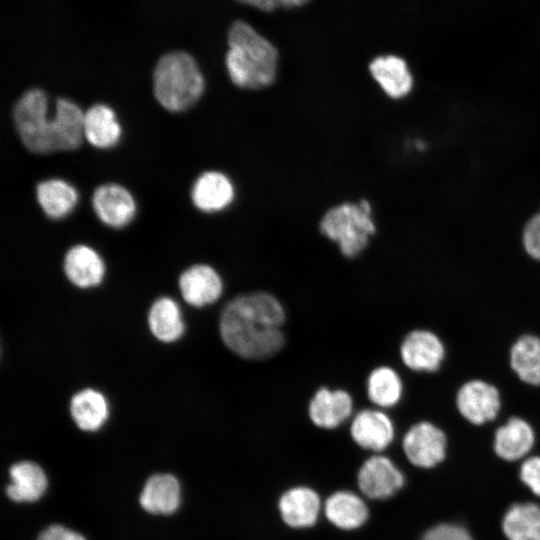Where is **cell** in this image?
<instances>
[{
    "label": "cell",
    "instance_id": "1",
    "mask_svg": "<svg viewBox=\"0 0 540 540\" xmlns=\"http://www.w3.org/2000/svg\"><path fill=\"white\" fill-rule=\"evenodd\" d=\"M285 311L279 300L267 292L239 295L224 307L219 331L224 344L246 359H264L283 347Z\"/></svg>",
    "mask_w": 540,
    "mask_h": 540
},
{
    "label": "cell",
    "instance_id": "2",
    "mask_svg": "<svg viewBox=\"0 0 540 540\" xmlns=\"http://www.w3.org/2000/svg\"><path fill=\"white\" fill-rule=\"evenodd\" d=\"M14 124L24 146L35 154L77 149L84 140V112L73 101L58 98L53 115L47 94L32 88L13 109Z\"/></svg>",
    "mask_w": 540,
    "mask_h": 540
},
{
    "label": "cell",
    "instance_id": "3",
    "mask_svg": "<svg viewBox=\"0 0 540 540\" xmlns=\"http://www.w3.org/2000/svg\"><path fill=\"white\" fill-rule=\"evenodd\" d=\"M229 49L225 56L232 82L244 89H261L276 78L278 51L264 36L242 20L228 31Z\"/></svg>",
    "mask_w": 540,
    "mask_h": 540
},
{
    "label": "cell",
    "instance_id": "4",
    "mask_svg": "<svg viewBox=\"0 0 540 540\" xmlns=\"http://www.w3.org/2000/svg\"><path fill=\"white\" fill-rule=\"evenodd\" d=\"M204 87L201 70L187 52L164 54L154 68V96L170 112H182L192 107L200 99Z\"/></svg>",
    "mask_w": 540,
    "mask_h": 540
},
{
    "label": "cell",
    "instance_id": "5",
    "mask_svg": "<svg viewBox=\"0 0 540 540\" xmlns=\"http://www.w3.org/2000/svg\"><path fill=\"white\" fill-rule=\"evenodd\" d=\"M320 230L336 242L341 253L353 258L368 245L369 237L376 231L371 219V206L366 200L344 203L333 207L323 216Z\"/></svg>",
    "mask_w": 540,
    "mask_h": 540
},
{
    "label": "cell",
    "instance_id": "6",
    "mask_svg": "<svg viewBox=\"0 0 540 540\" xmlns=\"http://www.w3.org/2000/svg\"><path fill=\"white\" fill-rule=\"evenodd\" d=\"M455 408L468 424L484 427L496 423L503 412V395L499 387L483 378L463 382L455 394Z\"/></svg>",
    "mask_w": 540,
    "mask_h": 540
},
{
    "label": "cell",
    "instance_id": "7",
    "mask_svg": "<svg viewBox=\"0 0 540 540\" xmlns=\"http://www.w3.org/2000/svg\"><path fill=\"white\" fill-rule=\"evenodd\" d=\"M402 364L416 374H434L443 366L447 357V347L442 337L435 331L418 327L410 329L399 345Z\"/></svg>",
    "mask_w": 540,
    "mask_h": 540
},
{
    "label": "cell",
    "instance_id": "8",
    "mask_svg": "<svg viewBox=\"0 0 540 540\" xmlns=\"http://www.w3.org/2000/svg\"><path fill=\"white\" fill-rule=\"evenodd\" d=\"M448 443V434L443 427L432 420L420 419L405 432L402 449L414 466L432 468L446 458Z\"/></svg>",
    "mask_w": 540,
    "mask_h": 540
},
{
    "label": "cell",
    "instance_id": "9",
    "mask_svg": "<svg viewBox=\"0 0 540 540\" xmlns=\"http://www.w3.org/2000/svg\"><path fill=\"white\" fill-rule=\"evenodd\" d=\"M537 441L534 425L520 415H509L495 423L493 452L502 460L514 462L528 457Z\"/></svg>",
    "mask_w": 540,
    "mask_h": 540
},
{
    "label": "cell",
    "instance_id": "10",
    "mask_svg": "<svg viewBox=\"0 0 540 540\" xmlns=\"http://www.w3.org/2000/svg\"><path fill=\"white\" fill-rule=\"evenodd\" d=\"M357 482L366 497L383 500L402 488L404 475L390 458L374 455L360 467Z\"/></svg>",
    "mask_w": 540,
    "mask_h": 540
},
{
    "label": "cell",
    "instance_id": "11",
    "mask_svg": "<svg viewBox=\"0 0 540 540\" xmlns=\"http://www.w3.org/2000/svg\"><path fill=\"white\" fill-rule=\"evenodd\" d=\"M92 206L97 217L112 228L127 226L134 219L137 209L133 195L115 183L98 186L92 195Z\"/></svg>",
    "mask_w": 540,
    "mask_h": 540
},
{
    "label": "cell",
    "instance_id": "12",
    "mask_svg": "<svg viewBox=\"0 0 540 540\" xmlns=\"http://www.w3.org/2000/svg\"><path fill=\"white\" fill-rule=\"evenodd\" d=\"M350 434L360 447L380 452L393 442L395 426L393 420L385 412L364 409L353 418Z\"/></svg>",
    "mask_w": 540,
    "mask_h": 540
},
{
    "label": "cell",
    "instance_id": "13",
    "mask_svg": "<svg viewBox=\"0 0 540 540\" xmlns=\"http://www.w3.org/2000/svg\"><path fill=\"white\" fill-rule=\"evenodd\" d=\"M179 288L188 304L203 307L219 299L223 282L214 268L206 264H196L181 274Z\"/></svg>",
    "mask_w": 540,
    "mask_h": 540
},
{
    "label": "cell",
    "instance_id": "14",
    "mask_svg": "<svg viewBox=\"0 0 540 540\" xmlns=\"http://www.w3.org/2000/svg\"><path fill=\"white\" fill-rule=\"evenodd\" d=\"M278 508L283 522L291 528H309L316 524L321 509L320 497L315 490L297 486L285 491Z\"/></svg>",
    "mask_w": 540,
    "mask_h": 540
},
{
    "label": "cell",
    "instance_id": "15",
    "mask_svg": "<svg viewBox=\"0 0 540 540\" xmlns=\"http://www.w3.org/2000/svg\"><path fill=\"white\" fill-rule=\"evenodd\" d=\"M352 411L353 399L343 389L320 388L316 391L308 406L310 420L317 427L324 429L338 427L351 416Z\"/></svg>",
    "mask_w": 540,
    "mask_h": 540
},
{
    "label": "cell",
    "instance_id": "16",
    "mask_svg": "<svg viewBox=\"0 0 540 540\" xmlns=\"http://www.w3.org/2000/svg\"><path fill=\"white\" fill-rule=\"evenodd\" d=\"M234 198V187L230 179L218 171L202 173L194 182L191 199L203 212H218L225 209Z\"/></svg>",
    "mask_w": 540,
    "mask_h": 540
},
{
    "label": "cell",
    "instance_id": "17",
    "mask_svg": "<svg viewBox=\"0 0 540 540\" xmlns=\"http://www.w3.org/2000/svg\"><path fill=\"white\" fill-rule=\"evenodd\" d=\"M509 366L516 378L530 387H540V335L524 333L509 349Z\"/></svg>",
    "mask_w": 540,
    "mask_h": 540
},
{
    "label": "cell",
    "instance_id": "18",
    "mask_svg": "<svg viewBox=\"0 0 540 540\" xmlns=\"http://www.w3.org/2000/svg\"><path fill=\"white\" fill-rule=\"evenodd\" d=\"M372 77L391 98L400 99L408 95L413 86V77L404 59L395 55H382L369 64Z\"/></svg>",
    "mask_w": 540,
    "mask_h": 540
},
{
    "label": "cell",
    "instance_id": "19",
    "mask_svg": "<svg viewBox=\"0 0 540 540\" xmlns=\"http://www.w3.org/2000/svg\"><path fill=\"white\" fill-rule=\"evenodd\" d=\"M64 270L68 279L80 288H89L101 283L105 265L100 255L83 244L71 247L64 259Z\"/></svg>",
    "mask_w": 540,
    "mask_h": 540
},
{
    "label": "cell",
    "instance_id": "20",
    "mask_svg": "<svg viewBox=\"0 0 540 540\" xmlns=\"http://www.w3.org/2000/svg\"><path fill=\"white\" fill-rule=\"evenodd\" d=\"M83 133L84 139L92 146L108 149L119 142L122 129L111 107L106 104H94L84 112Z\"/></svg>",
    "mask_w": 540,
    "mask_h": 540
},
{
    "label": "cell",
    "instance_id": "21",
    "mask_svg": "<svg viewBox=\"0 0 540 540\" xmlns=\"http://www.w3.org/2000/svg\"><path fill=\"white\" fill-rule=\"evenodd\" d=\"M324 514L327 520L342 530H354L365 524L369 517L366 503L350 491H337L325 501Z\"/></svg>",
    "mask_w": 540,
    "mask_h": 540
},
{
    "label": "cell",
    "instance_id": "22",
    "mask_svg": "<svg viewBox=\"0 0 540 540\" xmlns=\"http://www.w3.org/2000/svg\"><path fill=\"white\" fill-rule=\"evenodd\" d=\"M139 502L151 514L174 513L180 504V484L177 478L171 474L152 475L144 485Z\"/></svg>",
    "mask_w": 540,
    "mask_h": 540
},
{
    "label": "cell",
    "instance_id": "23",
    "mask_svg": "<svg viewBox=\"0 0 540 540\" xmlns=\"http://www.w3.org/2000/svg\"><path fill=\"white\" fill-rule=\"evenodd\" d=\"M11 482L7 496L15 502H34L46 492L48 480L43 469L31 461L13 464L9 470Z\"/></svg>",
    "mask_w": 540,
    "mask_h": 540
},
{
    "label": "cell",
    "instance_id": "24",
    "mask_svg": "<svg viewBox=\"0 0 540 540\" xmlns=\"http://www.w3.org/2000/svg\"><path fill=\"white\" fill-rule=\"evenodd\" d=\"M36 198L44 214L53 220L68 216L78 203V192L69 182L51 178L36 187Z\"/></svg>",
    "mask_w": 540,
    "mask_h": 540
},
{
    "label": "cell",
    "instance_id": "25",
    "mask_svg": "<svg viewBox=\"0 0 540 540\" xmlns=\"http://www.w3.org/2000/svg\"><path fill=\"white\" fill-rule=\"evenodd\" d=\"M70 412L76 425L84 431L101 428L109 414L106 398L90 388L79 391L72 397Z\"/></svg>",
    "mask_w": 540,
    "mask_h": 540
},
{
    "label": "cell",
    "instance_id": "26",
    "mask_svg": "<svg viewBox=\"0 0 540 540\" xmlns=\"http://www.w3.org/2000/svg\"><path fill=\"white\" fill-rule=\"evenodd\" d=\"M403 394V380L394 368L383 365L369 374L367 395L375 405L381 408H392L401 402Z\"/></svg>",
    "mask_w": 540,
    "mask_h": 540
},
{
    "label": "cell",
    "instance_id": "27",
    "mask_svg": "<svg viewBox=\"0 0 540 540\" xmlns=\"http://www.w3.org/2000/svg\"><path fill=\"white\" fill-rule=\"evenodd\" d=\"M503 532L508 540H540V506L517 503L505 513Z\"/></svg>",
    "mask_w": 540,
    "mask_h": 540
},
{
    "label": "cell",
    "instance_id": "28",
    "mask_svg": "<svg viewBox=\"0 0 540 540\" xmlns=\"http://www.w3.org/2000/svg\"><path fill=\"white\" fill-rule=\"evenodd\" d=\"M148 324L152 334L163 342L176 341L184 331L179 306L169 297H161L153 303L148 314Z\"/></svg>",
    "mask_w": 540,
    "mask_h": 540
},
{
    "label": "cell",
    "instance_id": "29",
    "mask_svg": "<svg viewBox=\"0 0 540 540\" xmlns=\"http://www.w3.org/2000/svg\"><path fill=\"white\" fill-rule=\"evenodd\" d=\"M520 242L524 253L533 261L540 262V211L523 226Z\"/></svg>",
    "mask_w": 540,
    "mask_h": 540
},
{
    "label": "cell",
    "instance_id": "30",
    "mask_svg": "<svg viewBox=\"0 0 540 540\" xmlns=\"http://www.w3.org/2000/svg\"><path fill=\"white\" fill-rule=\"evenodd\" d=\"M421 540H474L462 526L455 524H438L430 528Z\"/></svg>",
    "mask_w": 540,
    "mask_h": 540
},
{
    "label": "cell",
    "instance_id": "31",
    "mask_svg": "<svg viewBox=\"0 0 540 540\" xmlns=\"http://www.w3.org/2000/svg\"><path fill=\"white\" fill-rule=\"evenodd\" d=\"M522 482L537 496H540V455L526 457L520 467Z\"/></svg>",
    "mask_w": 540,
    "mask_h": 540
},
{
    "label": "cell",
    "instance_id": "32",
    "mask_svg": "<svg viewBox=\"0 0 540 540\" xmlns=\"http://www.w3.org/2000/svg\"><path fill=\"white\" fill-rule=\"evenodd\" d=\"M37 540H86V538L63 525L53 524L46 527L39 534Z\"/></svg>",
    "mask_w": 540,
    "mask_h": 540
},
{
    "label": "cell",
    "instance_id": "33",
    "mask_svg": "<svg viewBox=\"0 0 540 540\" xmlns=\"http://www.w3.org/2000/svg\"><path fill=\"white\" fill-rule=\"evenodd\" d=\"M262 11H273L277 8H295L305 5L309 0H237Z\"/></svg>",
    "mask_w": 540,
    "mask_h": 540
}]
</instances>
